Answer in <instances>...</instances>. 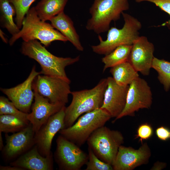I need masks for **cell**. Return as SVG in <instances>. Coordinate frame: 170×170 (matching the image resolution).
I'll return each mask as SVG.
<instances>
[{"mask_svg":"<svg viewBox=\"0 0 170 170\" xmlns=\"http://www.w3.org/2000/svg\"><path fill=\"white\" fill-rule=\"evenodd\" d=\"M20 51L22 54L34 59L39 64L41 68V74L59 77L70 82L71 81L66 74L65 68L78 62L80 59L79 55L73 58L55 56L48 51L37 40L24 41Z\"/></svg>","mask_w":170,"mask_h":170,"instance_id":"1","label":"cell"},{"mask_svg":"<svg viewBox=\"0 0 170 170\" xmlns=\"http://www.w3.org/2000/svg\"><path fill=\"white\" fill-rule=\"evenodd\" d=\"M107 86V78H103L91 89L71 92V102L65 109V128L73 125L82 114L101 107Z\"/></svg>","mask_w":170,"mask_h":170,"instance_id":"2","label":"cell"},{"mask_svg":"<svg viewBox=\"0 0 170 170\" xmlns=\"http://www.w3.org/2000/svg\"><path fill=\"white\" fill-rule=\"evenodd\" d=\"M51 24L41 20L38 16L35 7L30 8L24 17L21 30L12 36L8 43L12 46L21 38L24 42L38 40L45 47H48L54 41H68L59 31L54 29Z\"/></svg>","mask_w":170,"mask_h":170,"instance_id":"3","label":"cell"},{"mask_svg":"<svg viewBox=\"0 0 170 170\" xmlns=\"http://www.w3.org/2000/svg\"><path fill=\"white\" fill-rule=\"evenodd\" d=\"M122 15L124 21L123 27L118 29L111 27L108 31L107 38L105 40L99 35V43L91 46L93 52L106 55L120 46L132 45L139 37V31L142 28L140 21L129 14L123 12Z\"/></svg>","mask_w":170,"mask_h":170,"instance_id":"4","label":"cell"},{"mask_svg":"<svg viewBox=\"0 0 170 170\" xmlns=\"http://www.w3.org/2000/svg\"><path fill=\"white\" fill-rule=\"evenodd\" d=\"M129 8L128 0H94L89 9L91 17L86 28L98 34L108 31L111 22L119 20L122 13Z\"/></svg>","mask_w":170,"mask_h":170,"instance_id":"5","label":"cell"},{"mask_svg":"<svg viewBox=\"0 0 170 170\" xmlns=\"http://www.w3.org/2000/svg\"><path fill=\"white\" fill-rule=\"evenodd\" d=\"M111 116L105 110L101 108L85 113L71 126L60 130V135L78 146L87 141L96 129L105 125Z\"/></svg>","mask_w":170,"mask_h":170,"instance_id":"6","label":"cell"},{"mask_svg":"<svg viewBox=\"0 0 170 170\" xmlns=\"http://www.w3.org/2000/svg\"><path fill=\"white\" fill-rule=\"evenodd\" d=\"M124 139L120 132L104 126L95 131L87 142L88 147L99 159L112 166Z\"/></svg>","mask_w":170,"mask_h":170,"instance_id":"7","label":"cell"},{"mask_svg":"<svg viewBox=\"0 0 170 170\" xmlns=\"http://www.w3.org/2000/svg\"><path fill=\"white\" fill-rule=\"evenodd\" d=\"M56 142L54 158L59 169L79 170L86 164L88 155L79 146L60 135L58 137Z\"/></svg>","mask_w":170,"mask_h":170,"instance_id":"8","label":"cell"},{"mask_svg":"<svg viewBox=\"0 0 170 170\" xmlns=\"http://www.w3.org/2000/svg\"><path fill=\"white\" fill-rule=\"evenodd\" d=\"M152 99L151 88L147 82L138 77L129 85L125 107L114 121L125 116H133L140 109L150 108Z\"/></svg>","mask_w":170,"mask_h":170,"instance_id":"9","label":"cell"},{"mask_svg":"<svg viewBox=\"0 0 170 170\" xmlns=\"http://www.w3.org/2000/svg\"><path fill=\"white\" fill-rule=\"evenodd\" d=\"M40 75L34 79L32 87L51 103L65 105L71 92L70 82L59 77Z\"/></svg>","mask_w":170,"mask_h":170,"instance_id":"10","label":"cell"},{"mask_svg":"<svg viewBox=\"0 0 170 170\" xmlns=\"http://www.w3.org/2000/svg\"><path fill=\"white\" fill-rule=\"evenodd\" d=\"M34 132L31 124L11 135L5 134L6 144L2 150L7 162L17 158L35 145Z\"/></svg>","mask_w":170,"mask_h":170,"instance_id":"11","label":"cell"},{"mask_svg":"<svg viewBox=\"0 0 170 170\" xmlns=\"http://www.w3.org/2000/svg\"><path fill=\"white\" fill-rule=\"evenodd\" d=\"M65 106L48 119L35 135V145L43 156H49L54 137L59 131L65 128Z\"/></svg>","mask_w":170,"mask_h":170,"instance_id":"12","label":"cell"},{"mask_svg":"<svg viewBox=\"0 0 170 170\" xmlns=\"http://www.w3.org/2000/svg\"><path fill=\"white\" fill-rule=\"evenodd\" d=\"M41 74L37 72L34 66L27 78L22 83L15 87L8 88H1V91L8 97L21 111L26 113H30L34 96L32 91V84L36 77Z\"/></svg>","mask_w":170,"mask_h":170,"instance_id":"13","label":"cell"},{"mask_svg":"<svg viewBox=\"0 0 170 170\" xmlns=\"http://www.w3.org/2000/svg\"><path fill=\"white\" fill-rule=\"evenodd\" d=\"M155 48L145 36H139L132 45L128 61L135 70L148 76L151 68Z\"/></svg>","mask_w":170,"mask_h":170,"instance_id":"14","label":"cell"},{"mask_svg":"<svg viewBox=\"0 0 170 170\" xmlns=\"http://www.w3.org/2000/svg\"><path fill=\"white\" fill-rule=\"evenodd\" d=\"M150 150L146 143L138 149L121 145L112 165L114 170H132L146 164L151 156Z\"/></svg>","mask_w":170,"mask_h":170,"instance_id":"15","label":"cell"},{"mask_svg":"<svg viewBox=\"0 0 170 170\" xmlns=\"http://www.w3.org/2000/svg\"><path fill=\"white\" fill-rule=\"evenodd\" d=\"M34 93V102L31 111L28 114L27 118L32 125L35 133L51 116L59 111L65 105L54 104L40 95L37 89L32 87Z\"/></svg>","mask_w":170,"mask_h":170,"instance_id":"16","label":"cell"},{"mask_svg":"<svg viewBox=\"0 0 170 170\" xmlns=\"http://www.w3.org/2000/svg\"><path fill=\"white\" fill-rule=\"evenodd\" d=\"M107 86L101 108L107 111L111 117L116 118L125 107L129 85H119L111 77H107Z\"/></svg>","mask_w":170,"mask_h":170,"instance_id":"17","label":"cell"},{"mask_svg":"<svg viewBox=\"0 0 170 170\" xmlns=\"http://www.w3.org/2000/svg\"><path fill=\"white\" fill-rule=\"evenodd\" d=\"M10 165L18 167L24 170H52L53 156L52 153L44 157L39 152L35 145L29 150L10 163Z\"/></svg>","mask_w":170,"mask_h":170,"instance_id":"18","label":"cell"},{"mask_svg":"<svg viewBox=\"0 0 170 170\" xmlns=\"http://www.w3.org/2000/svg\"><path fill=\"white\" fill-rule=\"evenodd\" d=\"M50 21L53 27L66 37L77 50L83 51V47L74 27L73 21L64 11L51 19Z\"/></svg>","mask_w":170,"mask_h":170,"instance_id":"19","label":"cell"},{"mask_svg":"<svg viewBox=\"0 0 170 170\" xmlns=\"http://www.w3.org/2000/svg\"><path fill=\"white\" fill-rule=\"evenodd\" d=\"M68 0H41L35 8L40 19L49 20L64 11Z\"/></svg>","mask_w":170,"mask_h":170,"instance_id":"20","label":"cell"},{"mask_svg":"<svg viewBox=\"0 0 170 170\" xmlns=\"http://www.w3.org/2000/svg\"><path fill=\"white\" fill-rule=\"evenodd\" d=\"M110 71L116 82L122 86L129 85L139 76L138 72L128 61L110 68Z\"/></svg>","mask_w":170,"mask_h":170,"instance_id":"21","label":"cell"},{"mask_svg":"<svg viewBox=\"0 0 170 170\" xmlns=\"http://www.w3.org/2000/svg\"><path fill=\"white\" fill-rule=\"evenodd\" d=\"M0 22L1 27L6 28L14 35L20 31L14 20L16 14L15 8L8 0H0Z\"/></svg>","mask_w":170,"mask_h":170,"instance_id":"22","label":"cell"},{"mask_svg":"<svg viewBox=\"0 0 170 170\" xmlns=\"http://www.w3.org/2000/svg\"><path fill=\"white\" fill-rule=\"evenodd\" d=\"M132 45H122L116 48L114 50L102 58L104 64L103 72L106 69L128 61Z\"/></svg>","mask_w":170,"mask_h":170,"instance_id":"23","label":"cell"},{"mask_svg":"<svg viewBox=\"0 0 170 170\" xmlns=\"http://www.w3.org/2000/svg\"><path fill=\"white\" fill-rule=\"evenodd\" d=\"M151 68L157 72V78L166 92L170 89V62L154 57Z\"/></svg>","mask_w":170,"mask_h":170,"instance_id":"24","label":"cell"},{"mask_svg":"<svg viewBox=\"0 0 170 170\" xmlns=\"http://www.w3.org/2000/svg\"><path fill=\"white\" fill-rule=\"evenodd\" d=\"M30 123L26 122L14 116L0 115V132L7 133H15L25 128Z\"/></svg>","mask_w":170,"mask_h":170,"instance_id":"25","label":"cell"},{"mask_svg":"<svg viewBox=\"0 0 170 170\" xmlns=\"http://www.w3.org/2000/svg\"><path fill=\"white\" fill-rule=\"evenodd\" d=\"M9 99L4 96H0V115H8L14 116L29 123L30 122L27 118L28 113L19 110Z\"/></svg>","mask_w":170,"mask_h":170,"instance_id":"26","label":"cell"},{"mask_svg":"<svg viewBox=\"0 0 170 170\" xmlns=\"http://www.w3.org/2000/svg\"><path fill=\"white\" fill-rule=\"evenodd\" d=\"M14 6L16 12V24L20 29L23 19L32 3L35 0H8Z\"/></svg>","mask_w":170,"mask_h":170,"instance_id":"27","label":"cell"},{"mask_svg":"<svg viewBox=\"0 0 170 170\" xmlns=\"http://www.w3.org/2000/svg\"><path fill=\"white\" fill-rule=\"evenodd\" d=\"M88 160L86 164L85 170H113L111 165L99 159L92 150L88 147Z\"/></svg>","mask_w":170,"mask_h":170,"instance_id":"28","label":"cell"},{"mask_svg":"<svg viewBox=\"0 0 170 170\" xmlns=\"http://www.w3.org/2000/svg\"><path fill=\"white\" fill-rule=\"evenodd\" d=\"M153 133V130L151 125L147 123L141 124L138 127L135 139L139 138V141L142 144L143 141L150 139Z\"/></svg>","mask_w":170,"mask_h":170,"instance_id":"29","label":"cell"},{"mask_svg":"<svg viewBox=\"0 0 170 170\" xmlns=\"http://www.w3.org/2000/svg\"><path fill=\"white\" fill-rule=\"evenodd\" d=\"M158 139L163 141H166L170 139V129L163 126L157 128L155 131Z\"/></svg>","mask_w":170,"mask_h":170,"instance_id":"30","label":"cell"},{"mask_svg":"<svg viewBox=\"0 0 170 170\" xmlns=\"http://www.w3.org/2000/svg\"><path fill=\"white\" fill-rule=\"evenodd\" d=\"M167 166V163L165 162L157 161L151 167V170H161L165 168Z\"/></svg>","mask_w":170,"mask_h":170,"instance_id":"31","label":"cell"},{"mask_svg":"<svg viewBox=\"0 0 170 170\" xmlns=\"http://www.w3.org/2000/svg\"><path fill=\"white\" fill-rule=\"evenodd\" d=\"M0 170H24L20 167L10 165L8 166H0Z\"/></svg>","mask_w":170,"mask_h":170,"instance_id":"32","label":"cell"},{"mask_svg":"<svg viewBox=\"0 0 170 170\" xmlns=\"http://www.w3.org/2000/svg\"><path fill=\"white\" fill-rule=\"evenodd\" d=\"M0 34L1 37L3 42L6 43H7L8 42V39L7 38H6L5 37V36H4V34L1 29Z\"/></svg>","mask_w":170,"mask_h":170,"instance_id":"33","label":"cell"},{"mask_svg":"<svg viewBox=\"0 0 170 170\" xmlns=\"http://www.w3.org/2000/svg\"><path fill=\"white\" fill-rule=\"evenodd\" d=\"M2 132H0V150L2 151L4 147Z\"/></svg>","mask_w":170,"mask_h":170,"instance_id":"34","label":"cell"},{"mask_svg":"<svg viewBox=\"0 0 170 170\" xmlns=\"http://www.w3.org/2000/svg\"><path fill=\"white\" fill-rule=\"evenodd\" d=\"M161 26H166L169 29H170V19L163 23Z\"/></svg>","mask_w":170,"mask_h":170,"instance_id":"35","label":"cell"}]
</instances>
